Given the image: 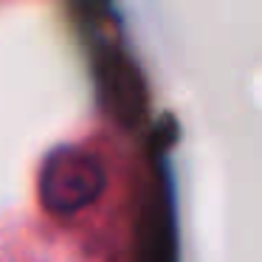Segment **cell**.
<instances>
[{
	"instance_id": "6da1fadb",
	"label": "cell",
	"mask_w": 262,
	"mask_h": 262,
	"mask_svg": "<svg viewBox=\"0 0 262 262\" xmlns=\"http://www.w3.org/2000/svg\"><path fill=\"white\" fill-rule=\"evenodd\" d=\"M104 166L93 152L82 147H59L42 161L40 203L54 217H74L104 192Z\"/></svg>"
}]
</instances>
